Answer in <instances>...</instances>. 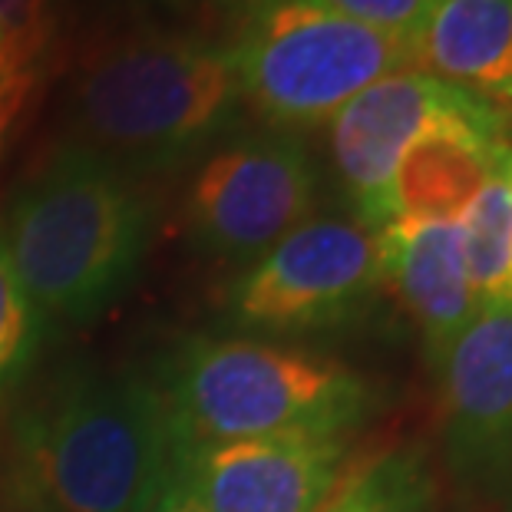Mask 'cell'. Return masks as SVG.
<instances>
[{
  "mask_svg": "<svg viewBox=\"0 0 512 512\" xmlns=\"http://www.w3.org/2000/svg\"><path fill=\"white\" fill-rule=\"evenodd\" d=\"M225 43L172 30H129L96 43L73 80V143L126 176L185 166L235 126Z\"/></svg>",
  "mask_w": 512,
  "mask_h": 512,
  "instance_id": "2",
  "label": "cell"
},
{
  "mask_svg": "<svg viewBox=\"0 0 512 512\" xmlns=\"http://www.w3.org/2000/svg\"><path fill=\"white\" fill-rule=\"evenodd\" d=\"M225 50L242 106L285 129L331 123L367 86L420 70L417 40L308 0H242Z\"/></svg>",
  "mask_w": 512,
  "mask_h": 512,
  "instance_id": "5",
  "label": "cell"
},
{
  "mask_svg": "<svg viewBox=\"0 0 512 512\" xmlns=\"http://www.w3.org/2000/svg\"><path fill=\"white\" fill-rule=\"evenodd\" d=\"M380 285L397 294L437 364L479 314L456 222L394 219L380 228Z\"/></svg>",
  "mask_w": 512,
  "mask_h": 512,
  "instance_id": "12",
  "label": "cell"
},
{
  "mask_svg": "<svg viewBox=\"0 0 512 512\" xmlns=\"http://www.w3.org/2000/svg\"><path fill=\"white\" fill-rule=\"evenodd\" d=\"M146 4L169 10V14H232L242 0H146Z\"/></svg>",
  "mask_w": 512,
  "mask_h": 512,
  "instance_id": "20",
  "label": "cell"
},
{
  "mask_svg": "<svg viewBox=\"0 0 512 512\" xmlns=\"http://www.w3.org/2000/svg\"><path fill=\"white\" fill-rule=\"evenodd\" d=\"M496 172H499V179L506 182V189H509V199H512V143H506L503 149H499V159H496Z\"/></svg>",
  "mask_w": 512,
  "mask_h": 512,
  "instance_id": "22",
  "label": "cell"
},
{
  "mask_svg": "<svg viewBox=\"0 0 512 512\" xmlns=\"http://www.w3.org/2000/svg\"><path fill=\"white\" fill-rule=\"evenodd\" d=\"M417 43L420 70L512 103V0H433Z\"/></svg>",
  "mask_w": 512,
  "mask_h": 512,
  "instance_id": "13",
  "label": "cell"
},
{
  "mask_svg": "<svg viewBox=\"0 0 512 512\" xmlns=\"http://www.w3.org/2000/svg\"><path fill=\"white\" fill-rule=\"evenodd\" d=\"M0 228L43 324H83L133 285L149 245V205L123 169L63 146L24 185Z\"/></svg>",
  "mask_w": 512,
  "mask_h": 512,
  "instance_id": "3",
  "label": "cell"
},
{
  "mask_svg": "<svg viewBox=\"0 0 512 512\" xmlns=\"http://www.w3.org/2000/svg\"><path fill=\"white\" fill-rule=\"evenodd\" d=\"M321 512H433V479L420 453L397 450L351 470Z\"/></svg>",
  "mask_w": 512,
  "mask_h": 512,
  "instance_id": "15",
  "label": "cell"
},
{
  "mask_svg": "<svg viewBox=\"0 0 512 512\" xmlns=\"http://www.w3.org/2000/svg\"><path fill=\"white\" fill-rule=\"evenodd\" d=\"M496 106L427 70L387 76L331 119V159L357 219L370 228L394 222V172L413 139L437 116Z\"/></svg>",
  "mask_w": 512,
  "mask_h": 512,
  "instance_id": "9",
  "label": "cell"
},
{
  "mask_svg": "<svg viewBox=\"0 0 512 512\" xmlns=\"http://www.w3.org/2000/svg\"><path fill=\"white\" fill-rule=\"evenodd\" d=\"M179 446L347 433L370 413L361 374L331 357L248 337H195L159 384Z\"/></svg>",
  "mask_w": 512,
  "mask_h": 512,
  "instance_id": "4",
  "label": "cell"
},
{
  "mask_svg": "<svg viewBox=\"0 0 512 512\" xmlns=\"http://www.w3.org/2000/svg\"><path fill=\"white\" fill-rule=\"evenodd\" d=\"M40 83H43V73L0 76V159H4L20 116L27 113L30 100H34L37 90H40Z\"/></svg>",
  "mask_w": 512,
  "mask_h": 512,
  "instance_id": "19",
  "label": "cell"
},
{
  "mask_svg": "<svg viewBox=\"0 0 512 512\" xmlns=\"http://www.w3.org/2000/svg\"><path fill=\"white\" fill-rule=\"evenodd\" d=\"M503 110L437 116L403 149L394 172V219L460 222L479 189L496 176Z\"/></svg>",
  "mask_w": 512,
  "mask_h": 512,
  "instance_id": "11",
  "label": "cell"
},
{
  "mask_svg": "<svg viewBox=\"0 0 512 512\" xmlns=\"http://www.w3.org/2000/svg\"><path fill=\"white\" fill-rule=\"evenodd\" d=\"M176 453L159 384L123 367L63 370L14 427L27 512H149L172 486Z\"/></svg>",
  "mask_w": 512,
  "mask_h": 512,
  "instance_id": "1",
  "label": "cell"
},
{
  "mask_svg": "<svg viewBox=\"0 0 512 512\" xmlns=\"http://www.w3.org/2000/svg\"><path fill=\"white\" fill-rule=\"evenodd\" d=\"M47 334V324L20 288L14 261L7 252V238L0 228V397L27 374Z\"/></svg>",
  "mask_w": 512,
  "mask_h": 512,
  "instance_id": "16",
  "label": "cell"
},
{
  "mask_svg": "<svg viewBox=\"0 0 512 512\" xmlns=\"http://www.w3.org/2000/svg\"><path fill=\"white\" fill-rule=\"evenodd\" d=\"M53 37L50 0H0V76L43 73Z\"/></svg>",
  "mask_w": 512,
  "mask_h": 512,
  "instance_id": "17",
  "label": "cell"
},
{
  "mask_svg": "<svg viewBox=\"0 0 512 512\" xmlns=\"http://www.w3.org/2000/svg\"><path fill=\"white\" fill-rule=\"evenodd\" d=\"M318 172L294 139L252 136L215 149L189 185L185 219L202 252L258 261L311 219Z\"/></svg>",
  "mask_w": 512,
  "mask_h": 512,
  "instance_id": "6",
  "label": "cell"
},
{
  "mask_svg": "<svg viewBox=\"0 0 512 512\" xmlns=\"http://www.w3.org/2000/svg\"><path fill=\"white\" fill-rule=\"evenodd\" d=\"M149 512H202L199 506H192L189 499H185L176 486H169L166 493H162L159 499H156V506H152Z\"/></svg>",
  "mask_w": 512,
  "mask_h": 512,
  "instance_id": "21",
  "label": "cell"
},
{
  "mask_svg": "<svg viewBox=\"0 0 512 512\" xmlns=\"http://www.w3.org/2000/svg\"><path fill=\"white\" fill-rule=\"evenodd\" d=\"M308 4L357 20V24L387 30V34L420 40L423 20H427L433 0H308Z\"/></svg>",
  "mask_w": 512,
  "mask_h": 512,
  "instance_id": "18",
  "label": "cell"
},
{
  "mask_svg": "<svg viewBox=\"0 0 512 512\" xmlns=\"http://www.w3.org/2000/svg\"><path fill=\"white\" fill-rule=\"evenodd\" d=\"M456 225L479 314L512 311V199L499 172L479 189Z\"/></svg>",
  "mask_w": 512,
  "mask_h": 512,
  "instance_id": "14",
  "label": "cell"
},
{
  "mask_svg": "<svg viewBox=\"0 0 512 512\" xmlns=\"http://www.w3.org/2000/svg\"><path fill=\"white\" fill-rule=\"evenodd\" d=\"M380 285V228L361 219H308L235 281L245 324L304 331L347 318Z\"/></svg>",
  "mask_w": 512,
  "mask_h": 512,
  "instance_id": "7",
  "label": "cell"
},
{
  "mask_svg": "<svg viewBox=\"0 0 512 512\" xmlns=\"http://www.w3.org/2000/svg\"><path fill=\"white\" fill-rule=\"evenodd\" d=\"M344 470V433H291L179 446L172 486L202 512H321Z\"/></svg>",
  "mask_w": 512,
  "mask_h": 512,
  "instance_id": "8",
  "label": "cell"
},
{
  "mask_svg": "<svg viewBox=\"0 0 512 512\" xmlns=\"http://www.w3.org/2000/svg\"><path fill=\"white\" fill-rule=\"evenodd\" d=\"M443 443L473 486L512 479V311H483L443 354Z\"/></svg>",
  "mask_w": 512,
  "mask_h": 512,
  "instance_id": "10",
  "label": "cell"
}]
</instances>
